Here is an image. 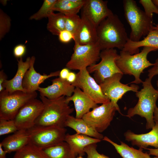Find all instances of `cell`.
I'll return each mask as SVG.
<instances>
[{
    "label": "cell",
    "mask_w": 158,
    "mask_h": 158,
    "mask_svg": "<svg viewBox=\"0 0 158 158\" xmlns=\"http://www.w3.org/2000/svg\"><path fill=\"white\" fill-rule=\"evenodd\" d=\"M97 32V42L101 51L115 48L122 50L129 38L124 25L114 14L99 24Z\"/></svg>",
    "instance_id": "obj_1"
},
{
    "label": "cell",
    "mask_w": 158,
    "mask_h": 158,
    "mask_svg": "<svg viewBox=\"0 0 158 158\" xmlns=\"http://www.w3.org/2000/svg\"><path fill=\"white\" fill-rule=\"evenodd\" d=\"M43 104V108L36 119L35 126H56L64 127V123L68 116L73 111V108L68 105L65 96L57 99H50L40 96Z\"/></svg>",
    "instance_id": "obj_2"
},
{
    "label": "cell",
    "mask_w": 158,
    "mask_h": 158,
    "mask_svg": "<svg viewBox=\"0 0 158 158\" xmlns=\"http://www.w3.org/2000/svg\"><path fill=\"white\" fill-rule=\"evenodd\" d=\"M152 79L148 77L142 81L143 88L135 92V95L138 98V102L134 107L129 109L126 115L129 118L136 115L145 118L147 129H152L155 124L153 114L158 99V91L153 87Z\"/></svg>",
    "instance_id": "obj_3"
},
{
    "label": "cell",
    "mask_w": 158,
    "mask_h": 158,
    "mask_svg": "<svg viewBox=\"0 0 158 158\" xmlns=\"http://www.w3.org/2000/svg\"><path fill=\"white\" fill-rule=\"evenodd\" d=\"M123 4L124 16L131 29L129 38L133 41H138L152 30L153 19L137 6L135 1L124 0Z\"/></svg>",
    "instance_id": "obj_4"
},
{
    "label": "cell",
    "mask_w": 158,
    "mask_h": 158,
    "mask_svg": "<svg viewBox=\"0 0 158 158\" xmlns=\"http://www.w3.org/2000/svg\"><path fill=\"white\" fill-rule=\"evenodd\" d=\"M158 50L152 47H144L140 53L133 55L121 50L116 63L123 74L133 75L135 80L131 83H142L140 78L141 74L145 68L154 65L148 60L147 55L152 51Z\"/></svg>",
    "instance_id": "obj_5"
},
{
    "label": "cell",
    "mask_w": 158,
    "mask_h": 158,
    "mask_svg": "<svg viewBox=\"0 0 158 158\" xmlns=\"http://www.w3.org/2000/svg\"><path fill=\"white\" fill-rule=\"evenodd\" d=\"M37 95L36 92L28 93L17 91L10 93L5 90L0 92V119L13 120L21 107Z\"/></svg>",
    "instance_id": "obj_6"
},
{
    "label": "cell",
    "mask_w": 158,
    "mask_h": 158,
    "mask_svg": "<svg viewBox=\"0 0 158 158\" xmlns=\"http://www.w3.org/2000/svg\"><path fill=\"white\" fill-rule=\"evenodd\" d=\"M27 130L30 136V143L42 149L64 141L67 129L56 126L34 125Z\"/></svg>",
    "instance_id": "obj_7"
},
{
    "label": "cell",
    "mask_w": 158,
    "mask_h": 158,
    "mask_svg": "<svg viewBox=\"0 0 158 158\" xmlns=\"http://www.w3.org/2000/svg\"><path fill=\"white\" fill-rule=\"evenodd\" d=\"M101 51L97 42L85 45L75 44L73 52L66 67L70 70L79 71L87 68L99 61Z\"/></svg>",
    "instance_id": "obj_8"
},
{
    "label": "cell",
    "mask_w": 158,
    "mask_h": 158,
    "mask_svg": "<svg viewBox=\"0 0 158 158\" xmlns=\"http://www.w3.org/2000/svg\"><path fill=\"white\" fill-rule=\"evenodd\" d=\"M119 56L116 50L114 49L102 50L100 54V61L87 68L90 73H94V79L98 84L115 73H122L115 62Z\"/></svg>",
    "instance_id": "obj_9"
},
{
    "label": "cell",
    "mask_w": 158,
    "mask_h": 158,
    "mask_svg": "<svg viewBox=\"0 0 158 158\" xmlns=\"http://www.w3.org/2000/svg\"><path fill=\"white\" fill-rule=\"evenodd\" d=\"M116 111V108L110 101L94 108L85 114L82 118L101 133L109 126Z\"/></svg>",
    "instance_id": "obj_10"
},
{
    "label": "cell",
    "mask_w": 158,
    "mask_h": 158,
    "mask_svg": "<svg viewBox=\"0 0 158 158\" xmlns=\"http://www.w3.org/2000/svg\"><path fill=\"white\" fill-rule=\"evenodd\" d=\"M123 75L122 73H115L99 84L103 94L113 103L117 111L121 114H122L117 104L118 101L127 92L132 91L136 92L139 88L138 86L134 84L129 86L128 84H124L121 83L120 81Z\"/></svg>",
    "instance_id": "obj_11"
},
{
    "label": "cell",
    "mask_w": 158,
    "mask_h": 158,
    "mask_svg": "<svg viewBox=\"0 0 158 158\" xmlns=\"http://www.w3.org/2000/svg\"><path fill=\"white\" fill-rule=\"evenodd\" d=\"M75 81L72 85L80 88L97 104L108 103L110 100L103 94L101 87L90 75L87 68L76 73Z\"/></svg>",
    "instance_id": "obj_12"
},
{
    "label": "cell",
    "mask_w": 158,
    "mask_h": 158,
    "mask_svg": "<svg viewBox=\"0 0 158 158\" xmlns=\"http://www.w3.org/2000/svg\"><path fill=\"white\" fill-rule=\"evenodd\" d=\"M41 100L35 98L28 101L17 113L13 120L18 130H27L33 127L43 108Z\"/></svg>",
    "instance_id": "obj_13"
},
{
    "label": "cell",
    "mask_w": 158,
    "mask_h": 158,
    "mask_svg": "<svg viewBox=\"0 0 158 158\" xmlns=\"http://www.w3.org/2000/svg\"><path fill=\"white\" fill-rule=\"evenodd\" d=\"M108 1L86 0L81 15L88 18L97 28L104 19L114 13L107 6Z\"/></svg>",
    "instance_id": "obj_14"
},
{
    "label": "cell",
    "mask_w": 158,
    "mask_h": 158,
    "mask_svg": "<svg viewBox=\"0 0 158 158\" xmlns=\"http://www.w3.org/2000/svg\"><path fill=\"white\" fill-rule=\"evenodd\" d=\"M51 82L52 84L47 87H39L37 90L40 96L54 99L63 96L70 97L73 95L75 87L66 80L59 77L52 80Z\"/></svg>",
    "instance_id": "obj_15"
},
{
    "label": "cell",
    "mask_w": 158,
    "mask_h": 158,
    "mask_svg": "<svg viewBox=\"0 0 158 158\" xmlns=\"http://www.w3.org/2000/svg\"><path fill=\"white\" fill-rule=\"evenodd\" d=\"M30 66L25 73L22 82V87L25 91L28 93H32L37 90L40 85L47 79L54 76L59 75L60 71L51 72L49 75H42L37 73L34 68L35 59V57H31Z\"/></svg>",
    "instance_id": "obj_16"
},
{
    "label": "cell",
    "mask_w": 158,
    "mask_h": 158,
    "mask_svg": "<svg viewBox=\"0 0 158 158\" xmlns=\"http://www.w3.org/2000/svg\"><path fill=\"white\" fill-rule=\"evenodd\" d=\"M81 20L74 35L75 44L85 45L97 42L96 27L86 16L81 15Z\"/></svg>",
    "instance_id": "obj_17"
},
{
    "label": "cell",
    "mask_w": 158,
    "mask_h": 158,
    "mask_svg": "<svg viewBox=\"0 0 158 158\" xmlns=\"http://www.w3.org/2000/svg\"><path fill=\"white\" fill-rule=\"evenodd\" d=\"M155 124L152 130L148 133L136 134L130 130H128L124 134L126 140L130 142L133 145L145 149L149 146L158 149V123Z\"/></svg>",
    "instance_id": "obj_18"
},
{
    "label": "cell",
    "mask_w": 158,
    "mask_h": 158,
    "mask_svg": "<svg viewBox=\"0 0 158 158\" xmlns=\"http://www.w3.org/2000/svg\"><path fill=\"white\" fill-rule=\"evenodd\" d=\"M67 102H73L76 112L75 118H82L83 116L89 112L91 109L98 106L80 88L76 87L72 95L66 97Z\"/></svg>",
    "instance_id": "obj_19"
},
{
    "label": "cell",
    "mask_w": 158,
    "mask_h": 158,
    "mask_svg": "<svg viewBox=\"0 0 158 158\" xmlns=\"http://www.w3.org/2000/svg\"><path fill=\"white\" fill-rule=\"evenodd\" d=\"M17 61L18 69L16 75L12 79L6 80L3 84L5 90L10 93L17 91L26 92L23 87L22 82L25 73L30 66L31 59L28 57L24 61L21 58Z\"/></svg>",
    "instance_id": "obj_20"
},
{
    "label": "cell",
    "mask_w": 158,
    "mask_h": 158,
    "mask_svg": "<svg viewBox=\"0 0 158 158\" xmlns=\"http://www.w3.org/2000/svg\"><path fill=\"white\" fill-rule=\"evenodd\" d=\"M30 139L27 130H18L4 138L0 143L8 153L19 150L30 143Z\"/></svg>",
    "instance_id": "obj_21"
},
{
    "label": "cell",
    "mask_w": 158,
    "mask_h": 158,
    "mask_svg": "<svg viewBox=\"0 0 158 158\" xmlns=\"http://www.w3.org/2000/svg\"><path fill=\"white\" fill-rule=\"evenodd\" d=\"M101 140L87 135L77 133L73 135L66 134L64 140L76 156L79 155L82 156L85 154L84 149L86 146L99 142Z\"/></svg>",
    "instance_id": "obj_22"
},
{
    "label": "cell",
    "mask_w": 158,
    "mask_h": 158,
    "mask_svg": "<svg viewBox=\"0 0 158 158\" xmlns=\"http://www.w3.org/2000/svg\"><path fill=\"white\" fill-rule=\"evenodd\" d=\"M141 47H151L158 49V30H152L141 40L135 42L128 38L121 50L129 53L131 55L139 53Z\"/></svg>",
    "instance_id": "obj_23"
},
{
    "label": "cell",
    "mask_w": 158,
    "mask_h": 158,
    "mask_svg": "<svg viewBox=\"0 0 158 158\" xmlns=\"http://www.w3.org/2000/svg\"><path fill=\"white\" fill-rule=\"evenodd\" d=\"M68 127L74 130L77 133L82 134L102 140L104 136L88 124L82 118H78L69 115L64 123V127Z\"/></svg>",
    "instance_id": "obj_24"
},
{
    "label": "cell",
    "mask_w": 158,
    "mask_h": 158,
    "mask_svg": "<svg viewBox=\"0 0 158 158\" xmlns=\"http://www.w3.org/2000/svg\"><path fill=\"white\" fill-rule=\"evenodd\" d=\"M102 140L109 142L114 147L117 152L123 158H150V155L143 151V149L139 148L138 150L129 147L122 141L118 144L107 136L104 137Z\"/></svg>",
    "instance_id": "obj_25"
},
{
    "label": "cell",
    "mask_w": 158,
    "mask_h": 158,
    "mask_svg": "<svg viewBox=\"0 0 158 158\" xmlns=\"http://www.w3.org/2000/svg\"><path fill=\"white\" fill-rule=\"evenodd\" d=\"M85 1L86 0H57L53 11H58L65 16L77 14Z\"/></svg>",
    "instance_id": "obj_26"
},
{
    "label": "cell",
    "mask_w": 158,
    "mask_h": 158,
    "mask_svg": "<svg viewBox=\"0 0 158 158\" xmlns=\"http://www.w3.org/2000/svg\"><path fill=\"white\" fill-rule=\"evenodd\" d=\"M42 149L47 158H75L76 156L65 141Z\"/></svg>",
    "instance_id": "obj_27"
},
{
    "label": "cell",
    "mask_w": 158,
    "mask_h": 158,
    "mask_svg": "<svg viewBox=\"0 0 158 158\" xmlns=\"http://www.w3.org/2000/svg\"><path fill=\"white\" fill-rule=\"evenodd\" d=\"M47 28L52 34L58 35L59 33L65 29V16L59 13H55L54 11L48 15Z\"/></svg>",
    "instance_id": "obj_28"
},
{
    "label": "cell",
    "mask_w": 158,
    "mask_h": 158,
    "mask_svg": "<svg viewBox=\"0 0 158 158\" xmlns=\"http://www.w3.org/2000/svg\"><path fill=\"white\" fill-rule=\"evenodd\" d=\"M13 158H47L42 148L29 143L16 152Z\"/></svg>",
    "instance_id": "obj_29"
},
{
    "label": "cell",
    "mask_w": 158,
    "mask_h": 158,
    "mask_svg": "<svg viewBox=\"0 0 158 158\" xmlns=\"http://www.w3.org/2000/svg\"><path fill=\"white\" fill-rule=\"evenodd\" d=\"M57 0H44L39 11L31 16L30 20H38L44 18H47L49 14L53 11V8Z\"/></svg>",
    "instance_id": "obj_30"
},
{
    "label": "cell",
    "mask_w": 158,
    "mask_h": 158,
    "mask_svg": "<svg viewBox=\"0 0 158 158\" xmlns=\"http://www.w3.org/2000/svg\"><path fill=\"white\" fill-rule=\"evenodd\" d=\"M81 20V17L78 14L65 16V30L71 32L74 37Z\"/></svg>",
    "instance_id": "obj_31"
},
{
    "label": "cell",
    "mask_w": 158,
    "mask_h": 158,
    "mask_svg": "<svg viewBox=\"0 0 158 158\" xmlns=\"http://www.w3.org/2000/svg\"><path fill=\"white\" fill-rule=\"evenodd\" d=\"M13 120L0 119V135L14 133L18 130Z\"/></svg>",
    "instance_id": "obj_32"
},
{
    "label": "cell",
    "mask_w": 158,
    "mask_h": 158,
    "mask_svg": "<svg viewBox=\"0 0 158 158\" xmlns=\"http://www.w3.org/2000/svg\"><path fill=\"white\" fill-rule=\"evenodd\" d=\"M10 17L0 9V39L1 40L9 31L11 25Z\"/></svg>",
    "instance_id": "obj_33"
},
{
    "label": "cell",
    "mask_w": 158,
    "mask_h": 158,
    "mask_svg": "<svg viewBox=\"0 0 158 158\" xmlns=\"http://www.w3.org/2000/svg\"><path fill=\"white\" fill-rule=\"evenodd\" d=\"M139 2L143 7L146 14L150 18L152 19L153 13L158 14V8L152 0H140Z\"/></svg>",
    "instance_id": "obj_34"
},
{
    "label": "cell",
    "mask_w": 158,
    "mask_h": 158,
    "mask_svg": "<svg viewBox=\"0 0 158 158\" xmlns=\"http://www.w3.org/2000/svg\"><path fill=\"white\" fill-rule=\"evenodd\" d=\"M96 143L90 145L84 149L87 155V158H110L103 154H99L97 150Z\"/></svg>",
    "instance_id": "obj_35"
},
{
    "label": "cell",
    "mask_w": 158,
    "mask_h": 158,
    "mask_svg": "<svg viewBox=\"0 0 158 158\" xmlns=\"http://www.w3.org/2000/svg\"><path fill=\"white\" fill-rule=\"evenodd\" d=\"M59 41L64 43H67L70 42L72 40H73L74 35L71 32L64 30L61 31L58 35Z\"/></svg>",
    "instance_id": "obj_36"
},
{
    "label": "cell",
    "mask_w": 158,
    "mask_h": 158,
    "mask_svg": "<svg viewBox=\"0 0 158 158\" xmlns=\"http://www.w3.org/2000/svg\"><path fill=\"white\" fill-rule=\"evenodd\" d=\"M25 46L22 44L16 45L13 49V54L15 57L20 58L25 55L26 52Z\"/></svg>",
    "instance_id": "obj_37"
},
{
    "label": "cell",
    "mask_w": 158,
    "mask_h": 158,
    "mask_svg": "<svg viewBox=\"0 0 158 158\" xmlns=\"http://www.w3.org/2000/svg\"><path fill=\"white\" fill-rule=\"evenodd\" d=\"M148 76L152 79L155 75H158V58L154 63L153 66L148 70Z\"/></svg>",
    "instance_id": "obj_38"
},
{
    "label": "cell",
    "mask_w": 158,
    "mask_h": 158,
    "mask_svg": "<svg viewBox=\"0 0 158 158\" xmlns=\"http://www.w3.org/2000/svg\"><path fill=\"white\" fill-rule=\"evenodd\" d=\"M70 72V69L66 67L63 68L60 71L59 77L62 80H66Z\"/></svg>",
    "instance_id": "obj_39"
},
{
    "label": "cell",
    "mask_w": 158,
    "mask_h": 158,
    "mask_svg": "<svg viewBox=\"0 0 158 158\" xmlns=\"http://www.w3.org/2000/svg\"><path fill=\"white\" fill-rule=\"evenodd\" d=\"M7 76L4 72L3 70L0 71V92H2L5 89L3 86V84L4 81L7 80Z\"/></svg>",
    "instance_id": "obj_40"
},
{
    "label": "cell",
    "mask_w": 158,
    "mask_h": 158,
    "mask_svg": "<svg viewBox=\"0 0 158 158\" xmlns=\"http://www.w3.org/2000/svg\"><path fill=\"white\" fill-rule=\"evenodd\" d=\"M76 78L77 74L74 72L70 71L66 80L72 84L75 81Z\"/></svg>",
    "instance_id": "obj_41"
},
{
    "label": "cell",
    "mask_w": 158,
    "mask_h": 158,
    "mask_svg": "<svg viewBox=\"0 0 158 158\" xmlns=\"http://www.w3.org/2000/svg\"><path fill=\"white\" fill-rule=\"evenodd\" d=\"M145 149L148 150L149 154L150 155L154 156L155 157H158V148L153 149L147 148Z\"/></svg>",
    "instance_id": "obj_42"
},
{
    "label": "cell",
    "mask_w": 158,
    "mask_h": 158,
    "mask_svg": "<svg viewBox=\"0 0 158 158\" xmlns=\"http://www.w3.org/2000/svg\"><path fill=\"white\" fill-rule=\"evenodd\" d=\"M1 144L0 143V158H6V155L7 152L3 149Z\"/></svg>",
    "instance_id": "obj_43"
},
{
    "label": "cell",
    "mask_w": 158,
    "mask_h": 158,
    "mask_svg": "<svg viewBox=\"0 0 158 158\" xmlns=\"http://www.w3.org/2000/svg\"><path fill=\"white\" fill-rule=\"evenodd\" d=\"M153 118L154 122H157L158 123V107L157 106L154 109Z\"/></svg>",
    "instance_id": "obj_44"
},
{
    "label": "cell",
    "mask_w": 158,
    "mask_h": 158,
    "mask_svg": "<svg viewBox=\"0 0 158 158\" xmlns=\"http://www.w3.org/2000/svg\"><path fill=\"white\" fill-rule=\"evenodd\" d=\"M152 1L158 8V0H152Z\"/></svg>",
    "instance_id": "obj_45"
},
{
    "label": "cell",
    "mask_w": 158,
    "mask_h": 158,
    "mask_svg": "<svg viewBox=\"0 0 158 158\" xmlns=\"http://www.w3.org/2000/svg\"><path fill=\"white\" fill-rule=\"evenodd\" d=\"M155 26H153L152 28V30H158V24H155Z\"/></svg>",
    "instance_id": "obj_46"
},
{
    "label": "cell",
    "mask_w": 158,
    "mask_h": 158,
    "mask_svg": "<svg viewBox=\"0 0 158 158\" xmlns=\"http://www.w3.org/2000/svg\"><path fill=\"white\" fill-rule=\"evenodd\" d=\"M157 90L158 91V80L157 81Z\"/></svg>",
    "instance_id": "obj_47"
},
{
    "label": "cell",
    "mask_w": 158,
    "mask_h": 158,
    "mask_svg": "<svg viewBox=\"0 0 158 158\" xmlns=\"http://www.w3.org/2000/svg\"><path fill=\"white\" fill-rule=\"evenodd\" d=\"M77 158H83V157H82V156H79Z\"/></svg>",
    "instance_id": "obj_48"
},
{
    "label": "cell",
    "mask_w": 158,
    "mask_h": 158,
    "mask_svg": "<svg viewBox=\"0 0 158 158\" xmlns=\"http://www.w3.org/2000/svg\"><path fill=\"white\" fill-rule=\"evenodd\" d=\"M150 158H158V157H151Z\"/></svg>",
    "instance_id": "obj_49"
}]
</instances>
